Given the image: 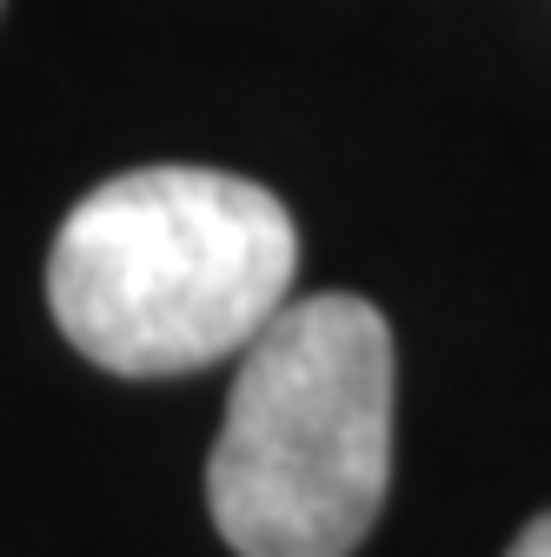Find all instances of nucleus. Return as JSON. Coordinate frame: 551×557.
Returning a JSON list of instances; mask_svg holds the SVG:
<instances>
[{
    "mask_svg": "<svg viewBox=\"0 0 551 557\" xmlns=\"http://www.w3.org/2000/svg\"><path fill=\"white\" fill-rule=\"evenodd\" d=\"M299 233L266 186L213 166H140L94 186L47 252V306L81 359L120 379L220 366L293 306Z\"/></svg>",
    "mask_w": 551,
    "mask_h": 557,
    "instance_id": "nucleus-1",
    "label": "nucleus"
},
{
    "mask_svg": "<svg viewBox=\"0 0 551 557\" xmlns=\"http://www.w3.org/2000/svg\"><path fill=\"white\" fill-rule=\"evenodd\" d=\"M392 484V332L359 293L293 299L246 352L206 458L240 557H353Z\"/></svg>",
    "mask_w": 551,
    "mask_h": 557,
    "instance_id": "nucleus-2",
    "label": "nucleus"
},
{
    "mask_svg": "<svg viewBox=\"0 0 551 557\" xmlns=\"http://www.w3.org/2000/svg\"><path fill=\"white\" fill-rule=\"evenodd\" d=\"M505 557H551V511H538L518 537H512V550Z\"/></svg>",
    "mask_w": 551,
    "mask_h": 557,
    "instance_id": "nucleus-3",
    "label": "nucleus"
}]
</instances>
